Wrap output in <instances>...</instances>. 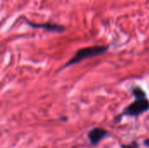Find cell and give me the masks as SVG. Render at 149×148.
<instances>
[{
  "mask_svg": "<svg viewBox=\"0 0 149 148\" xmlns=\"http://www.w3.org/2000/svg\"><path fill=\"white\" fill-rule=\"evenodd\" d=\"M108 48H109L108 45H94V46H89V47H85V48L79 49L74 54V56L66 63L65 67L77 64L83 59L100 55V54L104 53L105 51H107L108 50Z\"/></svg>",
  "mask_w": 149,
  "mask_h": 148,
  "instance_id": "6da1fadb",
  "label": "cell"
},
{
  "mask_svg": "<svg viewBox=\"0 0 149 148\" xmlns=\"http://www.w3.org/2000/svg\"><path fill=\"white\" fill-rule=\"evenodd\" d=\"M149 109V101L147 98L138 99L134 103H132L125 111V115L137 116L143 113Z\"/></svg>",
  "mask_w": 149,
  "mask_h": 148,
  "instance_id": "7a4b0ae2",
  "label": "cell"
},
{
  "mask_svg": "<svg viewBox=\"0 0 149 148\" xmlns=\"http://www.w3.org/2000/svg\"><path fill=\"white\" fill-rule=\"evenodd\" d=\"M26 24L31 27V28H36V29H44L47 31L50 32H57V33H61L63 32L65 28L62 24H55V23H51V22H46V23H33L29 20L25 19Z\"/></svg>",
  "mask_w": 149,
  "mask_h": 148,
  "instance_id": "3957f363",
  "label": "cell"
},
{
  "mask_svg": "<svg viewBox=\"0 0 149 148\" xmlns=\"http://www.w3.org/2000/svg\"><path fill=\"white\" fill-rule=\"evenodd\" d=\"M107 134V132L103 128H94L88 133V138L93 145H98L100 140Z\"/></svg>",
  "mask_w": 149,
  "mask_h": 148,
  "instance_id": "277c9868",
  "label": "cell"
},
{
  "mask_svg": "<svg viewBox=\"0 0 149 148\" xmlns=\"http://www.w3.org/2000/svg\"><path fill=\"white\" fill-rule=\"evenodd\" d=\"M134 96H135L136 99H144V98H146V94H145V92H144L141 89H140V88H135V89L134 90Z\"/></svg>",
  "mask_w": 149,
  "mask_h": 148,
  "instance_id": "5b68a950",
  "label": "cell"
},
{
  "mask_svg": "<svg viewBox=\"0 0 149 148\" xmlns=\"http://www.w3.org/2000/svg\"><path fill=\"white\" fill-rule=\"evenodd\" d=\"M121 148H138L136 143H134V144H131V145H127V146H124V145H121Z\"/></svg>",
  "mask_w": 149,
  "mask_h": 148,
  "instance_id": "8992f818",
  "label": "cell"
},
{
  "mask_svg": "<svg viewBox=\"0 0 149 148\" xmlns=\"http://www.w3.org/2000/svg\"><path fill=\"white\" fill-rule=\"evenodd\" d=\"M144 144H145L146 146H148V147H149V139H148V140H145Z\"/></svg>",
  "mask_w": 149,
  "mask_h": 148,
  "instance_id": "52a82bcc",
  "label": "cell"
}]
</instances>
